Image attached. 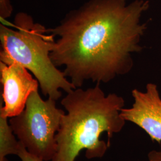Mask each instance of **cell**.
<instances>
[{"label":"cell","mask_w":161,"mask_h":161,"mask_svg":"<svg viewBox=\"0 0 161 161\" xmlns=\"http://www.w3.org/2000/svg\"><path fill=\"white\" fill-rule=\"evenodd\" d=\"M148 0H89L68 12L56 26L47 29L57 37L50 53L57 67L76 88L86 80L108 83L128 74L132 56L142 51L147 28L142 23Z\"/></svg>","instance_id":"cell-1"},{"label":"cell","mask_w":161,"mask_h":161,"mask_svg":"<svg viewBox=\"0 0 161 161\" xmlns=\"http://www.w3.org/2000/svg\"><path fill=\"white\" fill-rule=\"evenodd\" d=\"M64 114L56 139V154L52 161H75L82 150L88 159L102 158L109 144L101 140L106 132L109 139L125 124L121 116L125 101L115 93L106 96L97 83L84 90L76 88L61 100Z\"/></svg>","instance_id":"cell-2"},{"label":"cell","mask_w":161,"mask_h":161,"mask_svg":"<svg viewBox=\"0 0 161 161\" xmlns=\"http://www.w3.org/2000/svg\"><path fill=\"white\" fill-rule=\"evenodd\" d=\"M9 24L12 28L0 25L1 62L22 65L38 80L42 94L55 100L62 97L60 90L69 93L76 88L52 62L50 53L56 40L44 25L22 12Z\"/></svg>","instance_id":"cell-3"},{"label":"cell","mask_w":161,"mask_h":161,"mask_svg":"<svg viewBox=\"0 0 161 161\" xmlns=\"http://www.w3.org/2000/svg\"><path fill=\"white\" fill-rule=\"evenodd\" d=\"M56 100H43L38 90L31 94L23 111L9 123L19 141L31 154L44 161H53L56 154V134L65 114Z\"/></svg>","instance_id":"cell-4"},{"label":"cell","mask_w":161,"mask_h":161,"mask_svg":"<svg viewBox=\"0 0 161 161\" xmlns=\"http://www.w3.org/2000/svg\"><path fill=\"white\" fill-rule=\"evenodd\" d=\"M0 74L4 103L3 106L1 103L0 115L11 118L23 111L29 96L40 85L28 69L16 62L6 64L0 62Z\"/></svg>","instance_id":"cell-5"},{"label":"cell","mask_w":161,"mask_h":161,"mask_svg":"<svg viewBox=\"0 0 161 161\" xmlns=\"http://www.w3.org/2000/svg\"><path fill=\"white\" fill-rule=\"evenodd\" d=\"M134 103L130 108H123L122 118L143 129L152 141L161 143V98L155 84L146 85V92L132 91Z\"/></svg>","instance_id":"cell-6"},{"label":"cell","mask_w":161,"mask_h":161,"mask_svg":"<svg viewBox=\"0 0 161 161\" xmlns=\"http://www.w3.org/2000/svg\"><path fill=\"white\" fill-rule=\"evenodd\" d=\"M14 135L8 118L0 115V161L9 155H17L20 142Z\"/></svg>","instance_id":"cell-7"},{"label":"cell","mask_w":161,"mask_h":161,"mask_svg":"<svg viewBox=\"0 0 161 161\" xmlns=\"http://www.w3.org/2000/svg\"><path fill=\"white\" fill-rule=\"evenodd\" d=\"M13 7L9 0H0V19L6 20L10 17L13 13Z\"/></svg>","instance_id":"cell-8"},{"label":"cell","mask_w":161,"mask_h":161,"mask_svg":"<svg viewBox=\"0 0 161 161\" xmlns=\"http://www.w3.org/2000/svg\"><path fill=\"white\" fill-rule=\"evenodd\" d=\"M17 155L20 158L21 161H44L40 158L31 154L20 142Z\"/></svg>","instance_id":"cell-9"},{"label":"cell","mask_w":161,"mask_h":161,"mask_svg":"<svg viewBox=\"0 0 161 161\" xmlns=\"http://www.w3.org/2000/svg\"><path fill=\"white\" fill-rule=\"evenodd\" d=\"M149 160H154L156 161H161V150L150 151L148 154Z\"/></svg>","instance_id":"cell-10"},{"label":"cell","mask_w":161,"mask_h":161,"mask_svg":"<svg viewBox=\"0 0 161 161\" xmlns=\"http://www.w3.org/2000/svg\"><path fill=\"white\" fill-rule=\"evenodd\" d=\"M0 161H8V159L6 158H4L3 159H2V160H1Z\"/></svg>","instance_id":"cell-11"},{"label":"cell","mask_w":161,"mask_h":161,"mask_svg":"<svg viewBox=\"0 0 161 161\" xmlns=\"http://www.w3.org/2000/svg\"><path fill=\"white\" fill-rule=\"evenodd\" d=\"M149 161H154V160H149Z\"/></svg>","instance_id":"cell-12"}]
</instances>
